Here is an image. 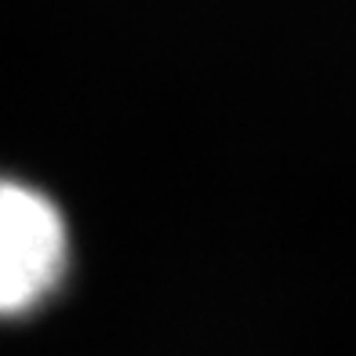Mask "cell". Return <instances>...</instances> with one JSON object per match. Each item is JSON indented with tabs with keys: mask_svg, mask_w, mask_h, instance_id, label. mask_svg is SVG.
Returning <instances> with one entry per match:
<instances>
[{
	"mask_svg": "<svg viewBox=\"0 0 356 356\" xmlns=\"http://www.w3.org/2000/svg\"><path fill=\"white\" fill-rule=\"evenodd\" d=\"M70 266L66 218L40 189L0 178V316L37 309Z\"/></svg>",
	"mask_w": 356,
	"mask_h": 356,
	"instance_id": "cell-1",
	"label": "cell"
}]
</instances>
